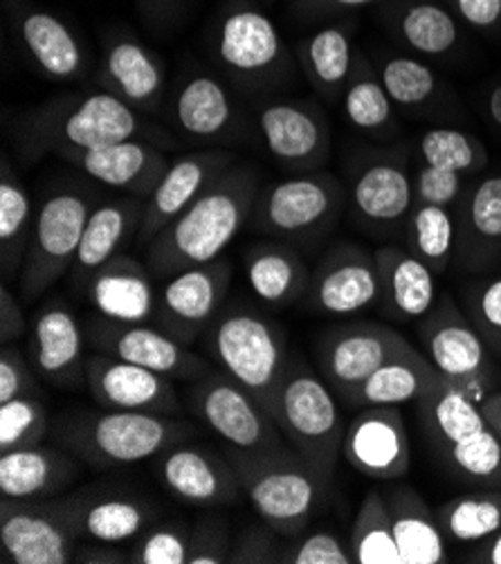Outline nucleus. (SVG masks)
Listing matches in <instances>:
<instances>
[{"mask_svg": "<svg viewBox=\"0 0 501 564\" xmlns=\"http://www.w3.org/2000/svg\"><path fill=\"white\" fill-rule=\"evenodd\" d=\"M8 19L34 68L50 82L81 79L88 56L73 28L30 0H6Z\"/></svg>", "mask_w": 501, "mask_h": 564, "instance_id": "obj_23", "label": "nucleus"}, {"mask_svg": "<svg viewBox=\"0 0 501 564\" xmlns=\"http://www.w3.org/2000/svg\"><path fill=\"white\" fill-rule=\"evenodd\" d=\"M373 3L378 0H291L288 12L297 23H317L345 17Z\"/></svg>", "mask_w": 501, "mask_h": 564, "instance_id": "obj_55", "label": "nucleus"}, {"mask_svg": "<svg viewBox=\"0 0 501 564\" xmlns=\"http://www.w3.org/2000/svg\"><path fill=\"white\" fill-rule=\"evenodd\" d=\"M455 248V220L448 207L418 205L412 216V250L434 272L445 270Z\"/></svg>", "mask_w": 501, "mask_h": 564, "instance_id": "obj_44", "label": "nucleus"}, {"mask_svg": "<svg viewBox=\"0 0 501 564\" xmlns=\"http://www.w3.org/2000/svg\"><path fill=\"white\" fill-rule=\"evenodd\" d=\"M268 412L295 453L302 455L324 488H328L342 455L347 432L336 403V391L308 362L291 356Z\"/></svg>", "mask_w": 501, "mask_h": 564, "instance_id": "obj_4", "label": "nucleus"}, {"mask_svg": "<svg viewBox=\"0 0 501 564\" xmlns=\"http://www.w3.org/2000/svg\"><path fill=\"white\" fill-rule=\"evenodd\" d=\"M235 155L228 151H196L170 162L155 192L146 198L135 243L146 248L170 223L198 200L216 178L228 172Z\"/></svg>", "mask_w": 501, "mask_h": 564, "instance_id": "obj_25", "label": "nucleus"}, {"mask_svg": "<svg viewBox=\"0 0 501 564\" xmlns=\"http://www.w3.org/2000/svg\"><path fill=\"white\" fill-rule=\"evenodd\" d=\"M351 555L358 564H403L392 516L378 490H369L351 529Z\"/></svg>", "mask_w": 501, "mask_h": 564, "instance_id": "obj_41", "label": "nucleus"}, {"mask_svg": "<svg viewBox=\"0 0 501 564\" xmlns=\"http://www.w3.org/2000/svg\"><path fill=\"white\" fill-rule=\"evenodd\" d=\"M214 50L218 64L246 84H268L291 70L286 43L261 10L248 3L230 6L216 25Z\"/></svg>", "mask_w": 501, "mask_h": 564, "instance_id": "obj_13", "label": "nucleus"}, {"mask_svg": "<svg viewBox=\"0 0 501 564\" xmlns=\"http://www.w3.org/2000/svg\"><path fill=\"white\" fill-rule=\"evenodd\" d=\"M207 349L218 367L243 384L268 410L288 367V345L282 326L248 306L220 311L209 324Z\"/></svg>", "mask_w": 501, "mask_h": 564, "instance_id": "obj_7", "label": "nucleus"}, {"mask_svg": "<svg viewBox=\"0 0 501 564\" xmlns=\"http://www.w3.org/2000/svg\"><path fill=\"white\" fill-rule=\"evenodd\" d=\"M75 562H86V564H124L131 562V555L116 549V544L108 542H95L90 546H81L75 553Z\"/></svg>", "mask_w": 501, "mask_h": 564, "instance_id": "obj_58", "label": "nucleus"}, {"mask_svg": "<svg viewBox=\"0 0 501 564\" xmlns=\"http://www.w3.org/2000/svg\"><path fill=\"white\" fill-rule=\"evenodd\" d=\"M88 333L75 313L57 302L45 304L28 333V358L39 380L57 389H79L86 382Z\"/></svg>", "mask_w": 501, "mask_h": 564, "instance_id": "obj_21", "label": "nucleus"}, {"mask_svg": "<svg viewBox=\"0 0 501 564\" xmlns=\"http://www.w3.org/2000/svg\"><path fill=\"white\" fill-rule=\"evenodd\" d=\"M488 112H490L492 122L501 129V84L494 86L490 97H488Z\"/></svg>", "mask_w": 501, "mask_h": 564, "instance_id": "obj_61", "label": "nucleus"}, {"mask_svg": "<svg viewBox=\"0 0 501 564\" xmlns=\"http://www.w3.org/2000/svg\"><path fill=\"white\" fill-rule=\"evenodd\" d=\"M380 82L399 106H421L429 101L436 93V75L423 62L412 59V56H389L380 68Z\"/></svg>", "mask_w": 501, "mask_h": 564, "instance_id": "obj_46", "label": "nucleus"}, {"mask_svg": "<svg viewBox=\"0 0 501 564\" xmlns=\"http://www.w3.org/2000/svg\"><path fill=\"white\" fill-rule=\"evenodd\" d=\"M461 174L450 172V169L429 166L425 164L414 185V196L418 205H438V207H450L461 196Z\"/></svg>", "mask_w": 501, "mask_h": 564, "instance_id": "obj_53", "label": "nucleus"}, {"mask_svg": "<svg viewBox=\"0 0 501 564\" xmlns=\"http://www.w3.org/2000/svg\"><path fill=\"white\" fill-rule=\"evenodd\" d=\"M232 281V263L218 257L170 276L157 297L155 319L178 343L192 345L220 313Z\"/></svg>", "mask_w": 501, "mask_h": 564, "instance_id": "obj_16", "label": "nucleus"}, {"mask_svg": "<svg viewBox=\"0 0 501 564\" xmlns=\"http://www.w3.org/2000/svg\"><path fill=\"white\" fill-rule=\"evenodd\" d=\"M32 228V200L10 160L3 158V176H0V265H3V284H10L12 279L21 276Z\"/></svg>", "mask_w": 501, "mask_h": 564, "instance_id": "obj_38", "label": "nucleus"}, {"mask_svg": "<svg viewBox=\"0 0 501 564\" xmlns=\"http://www.w3.org/2000/svg\"><path fill=\"white\" fill-rule=\"evenodd\" d=\"M151 276L149 265L129 254H118L90 276L86 295L106 319L146 324L157 308Z\"/></svg>", "mask_w": 501, "mask_h": 564, "instance_id": "obj_29", "label": "nucleus"}, {"mask_svg": "<svg viewBox=\"0 0 501 564\" xmlns=\"http://www.w3.org/2000/svg\"><path fill=\"white\" fill-rule=\"evenodd\" d=\"M440 382L443 378L434 365L410 347L373 371L347 403L358 408H399L403 403H418Z\"/></svg>", "mask_w": 501, "mask_h": 564, "instance_id": "obj_35", "label": "nucleus"}, {"mask_svg": "<svg viewBox=\"0 0 501 564\" xmlns=\"http://www.w3.org/2000/svg\"><path fill=\"white\" fill-rule=\"evenodd\" d=\"M66 497L0 501V549L10 564H70L81 544Z\"/></svg>", "mask_w": 501, "mask_h": 564, "instance_id": "obj_10", "label": "nucleus"}, {"mask_svg": "<svg viewBox=\"0 0 501 564\" xmlns=\"http://www.w3.org/2000/svg\"><path fill=\"white\" fill-rule=\"evenodd\" d=\"M472 319L486 345L501 351V276L488 281L472 295Z\"/></svg>", "mask_w": 501, "mask_h": 564, "instance_id": "obj_54", "label": "nucleus"}, {"mask_svg": "<svg viewBox=\"0 0 501 564\" xmlns=\"http://www.w3.org/2000/svg\"><path fill=\"white\" fill-rule=\"evenodd\" d=\"M436 520L445 540L483 542L501 531V492L479 490L453 497L436 511Z\"/></svg>", "mask_w": 501, "mask_h": 564, "instance_id": "obj_40", "label": "nucleus"}, {"mask_svg": "<svg viewBox=\"0 0 501 564\" xmlns=\"http://www.w3.org/2000/svg\"><path fill=\"white\" fill-rule=\"evenodd\" d=\"M295 52L306 79L324 99L333 101L345 95L356 64L351 32L347 25L333 23L319 28L308 39L297 41Z\"/></svg>", "mask_w": 501, "mask_h": 564, "instance_id": "obj_37", "label": "nucleus"}, {"mask_svg": "<svg viewBox=\"0 0 501 564\" xmlns=\"http://www.w3.org/2000/svg\"><path fill=\"white\" fill-rule=\"evenodd\" d=\"M144 198L124 196L97 205L86 223L81 246L73 263V284L86 291L90 276L135 241L144 216Z\"/></svg>", "mask_w": 501, "mask_h": 564, "instance_id": "obj_30", "label": "nucleus"}, {"mask_svg": "<svg viewBox=\"0 0 501 564\" xmlns=\"http://www.w3.org/2000/svg\"><path fill=\"white\" fill-rule=\"evenodd\" d=\"M50 427L43 393H23L19 399L0 403V453L36 445Z\"/></svg>", "mask_w": 501, "mask_h": 564, "instance_id": "obj_45", "label": "nucleus"}, {"mask_svg": "<svg viewBox=\"0 0 501 564\" xmlns=\"http://www.w3.org/2000/svg\"><path fill=\"white\" fill-rule=\"evenodd\" d=\"M228 459L263 524L284 538H297L308 527L326 488L302 455L288 445L270 453L230 447Z\"/></svg>", "mask_w": 501, "mask_h": 564, "instance_id": "obj_5", "label": "nucleus"}, {"mask_svg": "<svg viewBox=\"0 0 501 564\" xmlns=\"http://www.w3.org/2000/svg\"><path fill=\"white\" fill-rule=\"evenodd\" d=\"M39 376L28 358L14 345H3L0 349V403L23 397V393H41Z\"/></svg>", "mask_w": 501, "mask_h": 564, "instance_id": "obj_52", "label": "nucleus"}, {"mask_svg": "<svg viewBox=\"0 0 501 564\" xmlns=\"http://www.w3.org/2000/svg\"><path fill=\"white\" fill-rule=\"evenodd\" d=\"M192 434L194 427L176 416L104 408L64 412L52 423L54 441L95 470L138 466Z\"/></svg>", "mask_w": 501, "mask_h": 564, "instance_id": "obj_3", "label": "nucleus"}, {"mask_svg": "<svg viewBox=\"0 0 501 564\" xmlns=\"http://www.w3.org/2000/svg\"><path fill=\"white\" fill-rule=\"evenodd\" d=\"M427 436L453 473L461 479L501 486V441L488 425L477 401L453 382L443 380L418 401Z\"/></svg>", "mask_w": 501, "mask_h": 564, "instance_id": "obj_6", "label": "nucleus"}, {"mask_svg": "<svg viewBox=\"0 0 501 564\" xmlns=\"http://www.w3.org/2000/svg\"><path fill=\"white\" fill-rule=\"evenodd\" d=\"M382 284L380 302L399 319H421L436 304L434 270L414 252L401 248H380L373 252Z\"/></svg>", "mask_w": 501, "mask_h": 564, "instance_id": "obj_34", "label": "nucleus"}, {"mask_svg": "<svg viewBox=\"0 0 501 564\" xmlns=\"http://www.w3.org/2000/svg\"><path fill=\"white\" fill-rule=\"evenodd\" d=\"M477 562H488V564H501V531L494 533L492 538H488V544L483 546V551L477 553Z\"/></svg>", "mask_w": 501, "mask_h": 564, "instance_id": "obj_60", "label": "nucleus"}, {"mask_svg": "<svg viewBox=\"0 0 501 564\" xmlns=\"http://www.w3.org/2000/svg\"><path fill=\"white\" fill-rule=\"evenodd\" d=\"M450 8L468 25L490 30L501 21V0H448Z\"/></svg>", "mask_w": 501, "mask_h": 564, "instance_id": "obj_57", "label": "nucleus"}, {"mask_svg": "<svg viewBox=\"0 0 501 564\" xmlns=\"http://www.w3.org/2000/svg\"><path fill=\"white\" fill-rule=\"evenodd\" d=\"M421 158L429 166L450 169L459 174H472L486 166V147L459 129H432L421 138Z\"/></svg>", "mask_w": 501, "mask_h": 564, "instance_id": "obj_43", "label": "nucleus"}, {"mask_svg": "<svg viewBox=\"0 0 501 564\" xmlns=\"http://www.w3.org/2000/svg\"><path fill=\"white\" fill-rule=\"evenodd\" d=\"M396 535L403 564H440L448 562L445 535L436 513L427 509L425 499L412 486H396L382 495Z\"/></svg>", "mask_w": 501, "mask_h": 564, "instance_id": "obj_36", "label": "nucleus"}, {"mask_svg": "<svg viewBox=\"0 0 501 564\" xmlns=\"http://www.w3.org/2000/svg\"><path fill=\"white\" fill-rule=\"evenodd\" d=\"M342 457L356 473L369 479H403L412 464L403 414L396 408H364L347 425Z\"/></svg>", "mask_w": 501, "mask_h": 564, "instance_id": "obj_22", "label": "nucleus"}, {"mask_svg": "<svg viewBox=\"0 0 501 564\" xmlns=\"http://www.w3.org/2000/svg\"><path fill=\"white\" fill-rule=\"evenodd\" d=\"M86 333L95 351L140 365L172 380H198L211 371L209 362L192 354L187 345L160 326L124 324L99 315L88 322Z\"/></svg>", "mask_w": 501, "mask_h": 564, "instance_id": "obj_15", "label": "nucleus"}, {"mask_svg": "<svg viewBox=\"0 0 501 564\" xmlns=\"http://www.w3.org/2000/svg\"><path fill=\"white\" fill-rule=\"evenodd\" d=\"M192 531L185 522L151 524L129 551L133 564H187Z\"/></svg>", "mask_w": 501, "mask_h": 564, "instance_id": "obj_47", "label": "nucleus"}, {"mask_svg": "<svg viewBox=\"0 0 501 564\" xmlns=\"http://www.w3.org/2000/svg\"><path fill=\"white\" fill-rule=\"evenodd\" d=\"M479 408H481V414L486 416L488 425L501 441V391L488 393V397L479 403Z\"/></svg>", "mask_w": 501, "mask_h": 564, "instance_id": "obj_59", "label": "nucleus"}, {"mask_svg": "<svg viewBox=\"0 0 501 564\" xmlns=\"http://www.w3.org/2000/svg\"><path fill=\"white\" fill-rule=\"evenodd\" d=\"M99 84L140 112H153L164 97L166 73L160 56L142 41L118 34L108 39L99 68Z\"/></svg>", "mask_w": 501, "mask_h": 564, "instance_id": "obj_28", "label": "nucleus"}, {"mask_svg": "<svg viewBox=\"0 0 501 564\" xmlns=\"http://www.w3.org/2000/svg\"><path fill=\"white\" fill-rule=\"evenodd\" d=\"M257 124L268 153L291 172L308 174L328 160V122L313 101H268L257 110Z\"/></svg>", "mask_w": 501, "mask_h": 564, "instance_id": "obj_17", "label": "nucleus"}, {"mask_svg": "<svg viewBox=\"0 0 501 564\" xmlns=\"http://www.w3.org/2000/svg\"><path fill=\"white\" fill-rule=\"evenodd\" d=\"M155 475L174 499L209 509L237 503L243 495L241 481L228 455L222 457L203 445L178 443L155 457Z\"/></svg>", "mask_w": 501, "mask_h": 564, "instance_id": "obj_19", "label": "nucleus"}, {"mask_svg": "<svg viewBox=\"0 0 501 564\" xmlns=\"http://www.w3.org/2000/svg\"><path fill=\"white\" fill-rule=\"evenodd\" d=\"M194 414L239 453H270L286 447V436L270 412L222 369H211L189 389Z\"/></svg>", "mask_w": 501, "mask_h": 564, "instance_id": "obj_11", "label": "nucleus"}, {"mask_svg": "<svg viewBox=\"0 0 501 564\" xmlns=\"http://www.w3.org/2000/svg\"><path fill=\"white\" fill-rule=\"evenodd\" d=\"M418 335L425 345L427 360L443 380L466 391L477 403L492 393L497 371L488 345L477 326L459 313L453 297H443L434 304L423 317Z\"/></svg>", "mask_w": 501, "mask_h": 564, "instance_id": "obj_12", "label": "nucleus"}, {"mask_svg": "<svg viewBox=\"0 0 501 564\" xmlns=\"http://www.w3.org/2000/svg\"><path fill=\"white\" fill-rule=\"evenodd\" d=\"M396 32L405 45L418 54L440 56L459 43V23L455 14L434 0H407L394 19Z\"/></svg>", "mask_w": 501, "mask_h": 564, "instance_id": "obj_39", "label": "nucleus"}, {"mask_svg": "<svg viewBox=\"0 0 501 564\" xmlns=\"http://www.w3.org/2000/svg\"><path fill=\"white\" fill-rule=\"evenodd\" d=\"M345 101V116L351 127L375 133L384 131L394 122V108L392 97L386 95L380 75L373 73L371 64L362 54L356 56V64L349 77V84L342 95Z\"/></svg>", "mask_w": 501, "mask_h": 564, "instance_id": "obj_42", "label": "nucleus"}, {"mask_svg": "<svg viewBox=\"0 0 501 564\" xmlns=\"http://www.w3.org/2000/svg\"><path fill=\"white\" fill-rule=\"evenodd\" d=\"M466 220L475 241H501V176L486 178L472 189Z\"/></svg>", "mask_w": 501, "mask_h": 564, "instance_id": "obj_48", "label": "nucleus"}, {"mask_svg": "<svg viewBox=\"0 0 501 564\" xmlns=\"http://www.w3.org/2000/svg\"><path fill=\"white\" fill-rule=\"evenodd\" d=\"M265 3H274V0H265Z\"/></svg>", "mask_w": 501, "mask_h": 564, "instance_id": "obj_63", "label": "nucleus"}, {"mask_svg": "<svg viewBox=\"0 0 501 564\" xmlns=\"http://www.w3.org/2000/svg\"><path fill=\"white\" fill-rule=\"evenodd\" d=\"M230 549L232 538L226 518L207 516L192 529L187 564H226L230 562Z\"/></svg>", "mask_w": 501, "mask_h": 564, "instance_id": "obj_49", "label": "nucleus"}, {"mask_svg": "<svg viewBox=\"0 0 501 564\" xmlns=\"http://www.w3.org/2000/svg\"><path fill=\"white\" fill-rule=\"evenodd\" d=\"M23 149L32 155L88 151L124 140L172 144V135L151 124L140 110L106 90L52 99L30 110L21 124Z\"/></svg>", "mask_w": 501, "mask_h": 564, "instance_id": "obj_2", "label": "nucleus"}, {"mask_svg": "<svg viewBox=\"0 0 501 564\" xmlns=\"http://www.w3.org/2000/svg\"><path fill=\"white\" fill-rule=\"evenodd\" d=\"M345 207L342 185L330 174H299L259 189L252 225L288 241H311L338 223Z\"/></svg>", "mask_w": 501, "mask_h": 564, "instance_id": "obj_9", "label": "nucleus"}, {"mask_svg": "<svg viewBox=\"0 0 501 564\" xmlns=\"http://www.w3.org/2000/svg\"><path fill=\"white\" fill-rule=\"evenodd\" d=\"M28 333L30 326L23 315V308L8 289V284H3V291H0V343L17 345Z\"/></svg>", "mask_w": 501, "mask_h": 564, "instance_id": "obj_56", "label": "nucleus"}, {"mask_svg": "<svg viewBox=\"0 0 501 564\" xmlns=\"http://www.w3.org/2000/svg\"><path fill=\"white\" fill-rule=\"evenodd\" d=\"M414 198L407 166L394 155L364 162L353 178V207L364 223L375 225V228H389V225L401 223L412 209Z\"/></svg>", "mask_w": 501, "mask_h": 564, "instance_id": "obj_31", "label": "nucleus"}, {"mask_svg": "<svg viewBox=\"0 0 501 564\" xmlns=\"http://www.w3.org/2000/svg\"><path fill=\"white\" fill-rule=\"evenodd\" d=\"M259 174L239 164L222 172L174 223L144 248L153 276L170 279L192 265L222 257L252 218L259 196Z\"/></svg>", "mask_w": 501, "mask_h": 564, "instance_id": "obj_1", "label": "nucleus"}, {"mask_svg": "<svg viewBox=\"0 0 501 564\" xmlns=\"http://www.w3.org/2000/svg\"><path fill=\"white\" fill-rule=\"evenodd\" d=\"M92 209V198L81 192H59L43 200L19 276L25 304H34L73 268Z\"/></svg>", "mask_w": 501, "mask_h": 564, "instance_id": "obj_8", "label": "nucleus"}, {"mask_svg": "<svg viewBox=\"0 0 501 564\" xmlns=\"http://www.w3.org/2000/svg\"><path fill=\"white\" fill-rule=\"evenodd\" d=\"M66 499L84 542H131L140 538L160 516L149 497L127 486H88L66 495Z\"/></svg>", "mask_w": 501, "mask_h": 564, "instance_id": "obj_24", "label": "nucleus"}, {"mask_svg": "<svg viewBox=\"0 0 501 564\" xmlns=\"http://www.w3.org/2000/svg\"><path fill=\"white\" fill-rule=\"evenodd\" d=\"M410 347L392 326L373 322L345 324L326 330L317 343L319 371L330 389L349 401L373 371Z\"/></svg>", "mask_w": 501, "mask_h": 564, "instance_id": "obj_14", "label": "nucleus"}, {"mask_svg": "<svg viewBox=\"0 0 501 564\" xmlns=\"http://www.w3.org/2000/svg\"><path fill=\"white\" fill-rule=\"evenodd\" d=\"M59 158L79 166L97 183L144 200L155 192L170 169V160L164 158L160 147L146 140H124L88 151H68Z\"/></svg>", "mask_w": 501, "mask_h": 564, "instance_id": "obj_26", "label": "nucleus"}, {"mask_svg": "<svg viewBox=\"0 0 501 564\" xmlns=\"http://www.w3.org/2000/svg\"><path fill=\"white\" fill-rule=\"evenodd\" d=\"M380 295L375 257L358 246L340 243L311 272L306 306L322 315H353L378 304Z\"/></svg>", "mask_w": 501, "mask_h": 564, "instance_id": "obj_18", "label": "nucleus"}, {"mask_svg": "<svg viewBox=\"0 0 501 564\" xmlns=\"http://www.w3.org/2000/svg\"><path fill=\"white\" fill-rule=\"evenodd\" d=\"M284 564H351L353 555L345 542L328 531H317L297 544L284 546Z\"/></svg>", "mask_w": 501, "mask_h": 564, "instance_id": "obj_51", "label": "nucleus"}, {"mask_svg": "<svg viewBox=\"0 0 501 564\" xmlns=\"http://www.w3.org/2000/svg\"><path fill=\"white\" fill-rule=\"evenodd\" d=\"M86 384L104 410L166 416H178L183 410L172 378L99 351L86 358Z\"/></svg>", "mask_w": 501, "mask_h": 564, "instance_id": "obj_20", "label": "nucleus"}, {"mask_svg": "<svg viewBox=\"0 0 501 564\" xmlns=\"http://www.w3.org/2000/svg\"><path fill=\"white\" fill-rule=\"evenodd\" d=\"M142 3H146L151 8H172V6L183 3V0H142Z\"/></svg>", "mask_w": 501, "mask_h": 564, "instance_id": "obj_62", "label": "nucleus"}, {"mask_svg": "<svg viewBox=\"0 0 501 564\" xmlns=\"http://www.w3.org/2000/svg\"><path fill=\"white\" fill-rule=\"evenodd\" d=\"M174 120L189 140L218 142L235 131L237 106L228 88L214 75L192 73L176 93Z\"/></svg>", "mask_w": 501, "mask_h": 564, "instance_id": "obj_32", "label": "nucleus"}, {"mask_svg": "<svg viewBox=\"0 0 501 564\" xmlns=\"http://www.w3.org/2000/svg\"><path fill=\"white\" fill-rule=\"evenodd\" d=\"M81 462L68 449L28 445L0 453V495L8 499L62 497L81 475Z\"/></svg>", "mask_w": 501, "mask_h": 564, "instance_id": "obj_27", "label": "nucleus"}, {"mask_svg": "<svg viewBox=\"0 0 501 564\" xmlns=\"http://www.w3.org/2000/svg\"><path fill=\"white\" fill-rule=\"evenodd\" d=\"M246 279L263 304L288 308L306 297L311 270L293 246L259 241L246 252Z\"/></svg>", "mask_w": 501, "mask_h": 564, "instance_id": "obj_33", "label": "nucleus"}, {"mask_svg": "<svg viewBox=\"0 0 501 564\" xmlns=\"http://www.w3.org/2000/svg\"><path fill=\"white\" fill-rule=\"evenodd\" d=\"M282 538L268 524H254L246 527L237 540H232L230 549V562L232 564H270L282 562L284 544Z\"/></svg>", "mask_w": 501, "mask_h": 564, "instance_id": "obj_50", "label": "nucleus"}]
</instances>
